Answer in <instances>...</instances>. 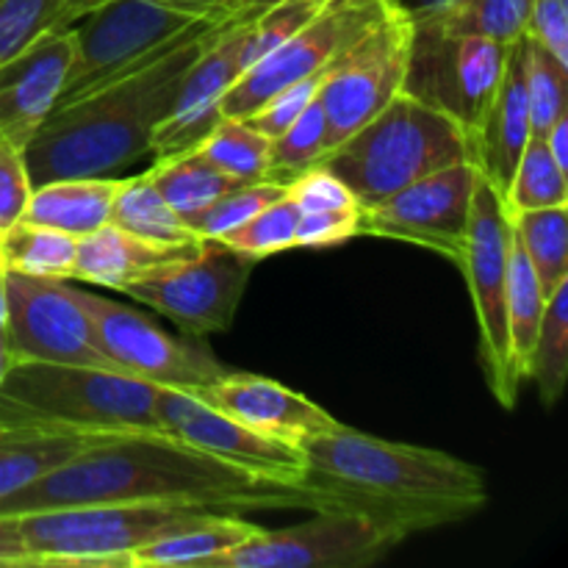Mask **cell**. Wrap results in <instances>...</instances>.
<instances>
[{
    "instance_id": "obj_38",
    "label": "cell",
    "mask_w": 568,
    "mask_h": 568,
    "mask_svg": "<svg viewBox=\"0 0 568 568\" xmlns=\"http://www.w3.org/2000/svg\"><path fill=\"white\" fill-rule=\"evenodd\" d=\"M530 0H466L453 17L430 28L453 33H480L503 44L525 37Z\"/></svg>"
},
{
    "instance_id": "obj_20",
    "label": "cell",
    "mask_w": 568,
    "mask_h": 568,
    "mask_svg": "<svg viewBox=\"0 0 568 568\" xmlns=\"http://www.w3.org/2000/svg\"><path fill=\"white\" fill-rule=\"evenodd\" d=\"M72 59L70 26L39 37L31 48L0 64V133L26 150L59 103Z\"/></svg>"
},
{
    "instance_id": "obj_11",
    "label": "cell",
    "mask_w": 568,
    "mask_h": 568,
    "mask_svg": "<svg viewBox=\"0 0 568 568\" xmlns=\"http://www.w3.org/2000/svg\"><path fill=\"white\" fill-rule=\"evenodd\" d=\"M410 39L414 22L399 6H392L327 67L316 92L327 122V150L338 148L403 92Z\"/></svg>"
},
{
    "instance_id": "obj_42",
    "label": "cell",
    "mask_w": 568,
    "mask_h": 568,
    "mask_svg": "<svg viewBox=\"0 0 568 568\" xmlns=\"http://www.w3.org/2000/svg\"><path fill=\"white\" fill-rule=\"evenodd\" d=\"M31 189L22 150L0 133V236L22 220Z\"/></svg>"
},
{
    "instance_id": "obj_36",
    "label": "cell",
    "mask_w": 568,
    "mask_h": 568,
    "mask_svg": "<svg viewBox=\"0 0 568 568\" xmlns=\"http://www.w3.org/2000/svg\"><path fill=\"white\" fill-rule=\"evenodd\" d=\"M286 192L288 186L275 181L244 183V186L233 189V192L222 194L220 200L200 209L197 214L183 216V222H186V227L197 239H222L231 231H236L239 225H244L250 216L258 214L261 209L281 200Z\"/></svg>"
},
{
    "instance_id": "obj_10",
    "label": "cell",
    "mask_w": 568,
    "mask_h": 568,
    "mask_svg": "<svg viewBox=\"0 0 568 568\" xmlns=\"http://www.w3.org/2000/svg\"><path fill=\"white\" fill-rule=\"evenodd\" d=\"M510 44L480 33L414 26L403 92L458 122L471 139L503 78Z\"/></svg>"
},
{
    "instance_id": "obj_49",
    "label": "cell",
    "mask_w": 568,
    "mask_h": 568,
    "mask_svg": "<svg viewBox=\"0 0 568 568\" xmlns=\"http://www.w3.org/2000/svg\"><path fill=\"white\" fill-rule=\"evenodd\" d=\"M166 6H175V9L192 11V14H203V17H216L220 20L222 11H225L227 0H161Z\"/></svg>"
},
{
    "instance_id": "obj_15",
    "label": "cell",
    "mask_w": 568,
    "mask_h": 568,
    "mask_svg": "<svg viewBox=\"0 0 568 568\" xmlns=\"http://www.w3.org/2000/svg\"><path fill=\"white\" fill-rule=\"evenodd\" d=\"M6 342L14 361H48L111 369L100 353L92 322L64 281L17 275L3 270Z\"/></svg>"
},
{
    "instance_id": "obj_34",
    "label": "cell",
    "mask_w": 568,
    "mask_h": 568,
    "mask_svg": "<svg viewBox=\"0 0 568 568\" xmlns=\"http://www.w3.org/2000/svg\"><path fill=\"white\" fill-rule=\"evenodd\" d=\"M200 153L236 181H266L270 166V139L250 128L244 120H220L214 131L197 144Z\"/></svg>"
},
{
    "instance_id": "obj_27",
    "label": "cell",
    "mask_w": 568,
    "mask_h": 568,
    "mask_svg": "<svg viewBox=\"0 0 568 568\" xmlns=\"http://www.w3.org/2000/svg\"><path fill=\"white\" fill-rule=\"evenodd\" d=\"M148 175L153 186L159 189L161 197L181 216L197 214L200 209L220 200L222 194L244 186V181H236V178L216 170L197 148L155 161Z\"/></svg>"
},
{
    "instance_id": "obj_8",
    "label": "cell",
    "mask_w": 568,
    "mask_h": 568,
    "mask_svg": "<svg viewBox=\"0 0 568 568\" xmlns=\"http://www.w3.org/2000/svg\"><path fill=\"white\" fill-rule=\"evenodd\" d=\"M510 214L505 200L477 172L471 194L469 227L458 266L469 286L475 305L477 336H480V366L494 399L503 408H514L519 399L521 377L510 358L508 336V264H510Z\"/></svg>"
},
{
    "instance_id": "obj_5",
    "label": "cell",
    "mask_w": 568,
    "mask_h": 568,
    "mask_svg": "<svg viewBox=\"0 0 568 568\" xmlns=\"http://www.w3.org/2000/svg\"><path fill=\"white\" fill-rule=\"evenodd\" d=\"M460 161H475L469 133L414 94L399 92L364 128L327 150L320 164L347 183L361 209H369Z\"/></svg>"
},
{
    "instance_id": "obj_44",
    "label": "cell",
    "mask_w": 568,
    "mask_h": 568,
    "mask_svg": "<svg viewBox=\"0 0 568 568\" xmlns=\"http://www.w3.org/2000/svg\"><path fill=\"white\" fill-rule=\"evenodd\" d=\"M525 37L568 64V0H530Z\"/></svg>"
},
{
    "instance_id": "obj_23",
    "label": "cell",
    "mask_w": 568,
    "mask_h": 568,
    "mask_svg": "<svg viewBox=\"0 0 568 568\" xmlns=\"http://www.w3.org/2000/svg\"><path fill=\"white\" fill-rule=\"evenodd\" d=\"M122 178H59L31 189L22 220L81 239L111 220Z\"/></svg>"
},
{
    "instance_id": "obj_46",
    "label": "cell",
    "mask_w": 568,
    "mask_h": 568,
    "mask_svg": "<svg viewBox=\"0 0 568 568\" xmlns=\"http://www.w3.org/2000/svg\"><path fill=\"white\" fill-rule=\"evenodd\" d=\"M0 566L26 568L31 566L26 547H22L20 527L14 516H0Z\"/></svg>"
},
{
    "instance_id": "obj_47",
    "label": "cell",
    "mask_w": 568,
    "mask_h": 568,
    "mask_svg": "<svg viewBox=\"0 0 568 568\" xmlns=\"http://www.w3.org/2000/svg\"><path fill=\"white\" fill-rule=\"evenodd\" d=\"M544 139H547L549 155L555 159V164H558L568 175V111L558 122H555L552 128H549V133Z\"/></svg>"
},
{
    "instance_id": "obj_14",
    "label": "cell",
    "mask_w": 568,
    "mask_h": 568,
    "mask_svg": "<svg viewBox=\"0 0 568 568\" xmlns=\"http://www.w3.org/2000/svg\"><path fill=\"white\" fill-rule=\"evenodd\" d=\"M397 0H333L294 37L255 61L222 98L225 120H244L283 87L327 70Z\"/></svg>"
},
{
    "instance_id": "obj_25",
    "label": "cell",
    "mask_w": 568,
    "mask_h": 568,
    "mask_svg": "<svg viewBox=\"0 0 568 568\" xmlns=\"http://www.w3.org/2000/svg\"><path fill=\"white\" fill-rule=\"evenodd\" d=\"M105 438V436H103ZM98 442L94 436H75V433H44V430H14L0 427V499L11 497L20 488L31 486Z\"/></svg>"
},
{
    "instance_id": "obj_9",
    "label": "cell",
    "mask_w": 568,
    "mask_h": 568,
    "mask_svg": "<svg viewBox=\"0 0 568 568\" xmlns=\"http://www.w3.org/2000/svg\"><path fill=\"white\" fill-rule=\"evenodd\" d=\"M408 538L392 521L349 508L314 510L308 521L261 530L211 568H364Z\"/></svg>"
},
{
    "instance_id": "obj_21",
    "label": "cell",
    "mask_w": 568,
    "mask_h": 568,
    "mask_svg": "<svg viewBox=\"0 0 568 568\" xmlns=\"http://www.w3.org/2000/svg\"><path fill=\"white\" fill-rule=\"evenodd\" d=\"M532 136L527 103V37L508 50L503 78L475 131V166L499 194L508 192L516 164Z\"/></svg>"
},
{
    "instance_id": "obj_29",
    "label": "cell",
    "mask_w": 568,
    "mask_h": 568,
    "mask_svg": "<svg viewBox=\"0 0 568 568\" xmlns=\"http://www.w3.org/2000/svg\"><path fill=\"white\" fill-rule=\"evenodd\" d=\"M568 377V277L547 297L541 327L527 358L525 381L538 386L544 408H555L566 392Z\"/></svg>"
},
{
    "instance_id": "obj_40",
    "label": "cell",
    "mask_w": 568,
    "mask_h": 568,
    "mask_svg": "<svg viewBox=\"0 0 568 568\" xmlns=\"http://www.w3.org/2000/svg\"><path fill=\"white\" fill-rule=\"evenodd\" d=\"M325 75H327V70H322V72H316V75L303 78V81L288 83V87H283L281 92L272 94L270 100H264V103H261L253 114L244 116V122H247L250 128H255L258 133H264L266 139L281 136V133L286 131V128L292 125L300 114H303L305 105L316 98V92H320Z\"/></svg>"
},
{
    "instance_id": "obj_13",
    "label": "cell",
    "mask_w": 568,
    "mask_h": 568,
    "mask_svg": "<svg viewBox=\"0 0 568 568\" xmlns=\"http://www.w3.org/2000/svg\"><path fill=\"white\" fill-rule=\"evenodd\" d=\"M75 300L92 322L100 353L122 375L153 386L194 392L227 372V366L194 336H170L144 314L100 294L75 288Z\"/></svg>"
},
{
    "instance_id": "obj_19",
    "label": "cell",
    "mask_w": 568,
    "mask_h": 568,
    "mask_svg": "<svg viewBox=\"0 0 568 568\" xmlns=\"http://www.w3.org/2000/svg\"><path fill=\"white\" fill-rule=\"evenodd\" d=\"M192 394L247 430L275 438L294 449L338 425V419H333L314 399L253 372L227 369L225 375L194 388Z\"/></svg>"
},
{
    "instance_id": "obj_39",
    "label": "cell",
    "mask_w": 568,
    "mask_h": 568,
    "mask_svg": "<svg viewBox=\"0 0 568 568\" xmlns=\"http://www.w3.org/2000/svg\"><path fill=\"white\" fill-rule=\"evenodd\" d=\"M59 28H67L61 0H0V64Z\"/></svg>"
},
{
    "instance_id": "obj_18",
    "label": "cell",
    "mask_w": 568,
    "mask_h": 568,
    "mask_svg": "<svg viewBox=\"0 0 568 568\" xmlns=\"http://www.w3.org/2000/svg\"><path fill=\"white\" fill-rule=\"evenodd\" d=\"M247 70L244 61V22L220 20L214 37L197 55L192 70L186 72L175 105L164 116L153 133V159H170V155L194 150L222 116V98L227 89L239 81Z\"/></svg>"
},
{
    "instance_id": "obj_28",
    "label": "cell",
    "mask_w": 568,
    "mask_h": 568,
    "mask_svg": "<svg viewBox=\"0 0 568 568\" xmlns=\"http://www.w3.org/2000/svg\"><path fill=\"white\" fill-rule=\"evenodd\" d=\"M116 227L128 233H136L142 239H153V242H194V233L189 231L181 214L172 211L153 186L148 172L139 175L122 178L120 189L114 194V205H111V220Z\"/></svg>"
},
{
    "instance_id": "obj_24",
    "label": "cell",
    "mask_w": 568,
    "mask_h": 568,
    "mask_svg": "<svg viewBox=\"0 0 568 568\" xmlns=\"http://www.w3.org/2000/svg\"><path fill=\"white\" fill-rule=\"evenodd\" d=\"M255 532L258 525H250L247 519L209 514L139 547L131 555V568H211L214 560L242 547Z\"/></svg>"
},
{
    "instance_id": "obj_12",
    "label": "cell",
    "mask_w": 568,
    "mask_h": 568,
    "mask_svg": "<svg viewBox=\"0 0 568 568\" xmlns=\"http://www.w3.org/2000/svg\"><path fill=\"white\" fill-rule=\"evenodd\" d=\"M253 270V258L216 239H203L192 258L150 272L122 294L170 316L189 336L203 338L233 325Z\"/></svg>"
},
{
    "instance_id": "obj_16",
    "label": "cell",
    "mask_w": 568,
    "mask_h": 568,
    "mask_svg": "<svg viewBox=\"0 0 568 568\" xmlns=\"http://www.w3.org/2000/svg\"><path fill=\"white\" fill-rule=\"evenodd\" d=\"M475 183V161H460L430 172L392 197L361 209L358 236L419 244L458 264L464 255Z\"/></svg>"
},
{
    "instance_id": "obj_7",
    "label": "cell",
    "mask_w": 568,
    "mask_h": 568,
    "mask_svg": "<svg viewBox=\"0 0 568 568\" xmlns=\"http://www.w3.org/2000/svg\"><path fill=\"white\" fill-rule=\"evenodd\" d=\"M214 22L161 0H103L70 22L72 59L55 105L131 75Z\"/></svg>"
},
{
    "instance_id": "obj_35",
    "label": "cell",
    "mask_w": 568,
    "mask_h": 568,
    "mask_svg": "<svg viewBox=\"0 0 568 568\" xmlns=\"http://www.w3.org/2000/svg\"><path fill=\"white\" fill-rule=\"evenodd\" d=\"M297 222H300V209L288 192L281 200L270 203L266 209H261L258 214L250 216L244 225H239L236 231H231L227 236L216 239V242L227 244L236 253L247 255L255 264L270 255L286 253V250L297 247Z\"/></svg>"
},
{
    "instance_id": "obj_43",
    "label": "cell",
    "mask_w": 568,
    "mask_h": 568,
    "mask_svg": "<svg viewBox=\"0 0 568 568\" xmlns=\"http://www.w3.org/2000/svg\"><path fill=\"white\" fill-rule=\"evenodd\" d=\"M361 209L355 211H308L300 214L297 247H336L358 236Z\"/></svg>"
},
{
    "instance_id": "obj_30",
    "label": "cell",
    "mask_w": 568,
    "mask_h": 568,
    "mask_svg": "<svg viewBox=\"0 0 568 568\" xmlns=\"http://www.w3.org/2000/svg\"><path fill=\"white\" fill-rule=\"evenodd\" d=\"M510 227L536 270L544 294H552L568 277V209H530L510 214Z\"/></svg>"
},
{
    "instance_id": "obj_1",
    "label": "cell",
    "mask_w": 568,
    "mask_h": 568,
    "mask_svg": "<svg viewBox=\"0 0 568 568\" xmlns=\"http://www.w3.org/2000/svg\"><path fill=\"white\" fill-rule=\"evenodd\" d=\"M87 505H186L205 510L338 508V494L311 477L292 483L227 464L164 433L105 436L53 471L0 499V516Z\"/></svg>"
},
{
    "instance_id": "obj_33",
    "label": "cell",
    "mask_w": 568,
    "mask_h": 568,
    "mask_svg": "<svg viewBox=\"0 0 568 568\" xmlns=\"http://www.w3.org/2000/svg\"><path fill=\"white\" fill-rule=\"evenodd\" d=\"M552 205H568L566 172L549 155L547 139L530 136L505 192V209L508 214H516L530 209H552Z\"/></svg>"
},
{
    "instance_id": "obj_3",
    "label": "cell",
    "mask_w": 568,
    "mask_h": 568,
    "mask_svg": "<svg viewBox=\"0 0 568 568\" xmlns=\"http://www.w3.org/2000/svg\"><path fill=\"white\" fill-rule=\"evenodd\" d=\"M300 453L305 475L338 494V508L381 516L408 536L469 519L488 503L480 466L442 449L383 442L342 422Z\"/></svg>"
},
{
    "instance_id": "obj_51",
    "label": "cell",
    "mask_w": 568,
    "mask_h": 568,
    "mask_svg": "<svg viewBox=\"0 0 568 568\" xmlns=\"http://www.w3.org/2000/svg\"><path fill=\"white\" fill-rule=\"evenodd\" d=\"M11 349H9V342H6V333H0V386H3V377L6 372H9L11 366Z\"/></svg>"
},
{
    "instance_id": "obj_17",
    "label": "cell",
    "mask_w": 568,
    "mask_h": 568,
    "mask_svg": "<svg viewBox=\"0 0 568 568\" xmlns=\"http://www.w3.org/2000/svg\"><path fill=\"white\" fill-rule=\"evenodd\" d=\"M155 419H159L164 436L203 449V453L227 460V464L292 483L308 477L300 449L247 430L244 425L233 422L231 416L205 405L192 392L155 386Z\"/></svg>"
},
{
    "instance_id": "obj_53",
    "label": "cell",
    "mask_w": 568,
    "mask_h": 568,
    "mask_svg": "<svg viewBox=\"0 0 568 568\" xmlns=\"http://www.w3.org/2000/svg\"><path fill=\"white\" fill-rule=\"evenodd\" d=\"M0 270H3V266H0Z\"/></svg>"
},
{
    "instance_id": "obj_26",
    "label": "cell",
    "mask_w": 568,
    "mask_h": 568,
    "mask_svg": "<svg viewBox=\"0 0 568 568\" xmlns=\"http://www.w3.org/2000/svg\"><path fill=\"white\" fill-rule=\"evenodd\" d=\"M78 239L55 227L20 220L0 236V266L44 281H75Z\"/></svg>"
},
{
    "instance_id": "obj_2",
    "label": "cell",
    "mask_w": 568,
    "mask_h": 568,
    "mask_svg": "<svg viewBox=\"0 0 568 568\" xmlns=\"http://www.w3.org/2000/svg\"><path fill=\"white\" fill-rule=\"evenodd\" d=\"M220 22V20H216ZM214 26L83 98L55 105L22 150L31 186L59 178H120L153 153V133L175 105Z\"/></svg>"
},
{
    "instance_id": "obj_22",
    "label": "cell",
    "mask_w": 568,
    "mask_h": 568,
    "mask_svg": "<svg viewBox=\"0 0 568 568\" xmlns=\"http://www.w3.org/2000/svg\"><path fill=\"white\" fill-rule=\"evenodd\" d=\"M203 239L194 242H153L136 233L105 222L103 227L92 231L89 236L78 239L75 255V281L94 283V286L122 292L131 283L142 281L150 272L170 266L175 261L192 258L200 250Z\"/></svg>"
},
{
    "instance_id": "obj_50",
    "label": "cell",
    "mask_w": 568,
    "mask_h": 568,
    "mask_svg": "<svg viewBox=\"0 0 568 568\" xmlns=\"http://www.w3.org/2000/svg\"><path fill=\"white\" fill-rule=\"evenodd\" d=\"M103 0H61V14H64V22L70 26V22H75L78 17L87 14L89 9H94V6H100Z\"/></svg>"
},
{
    "instance_id": "obj_52",
    "label": "cell",
    "mask_w": 568,
    "mask_h": 568,
    "mask_svg": "<svg viewBox=\"0 0 568 568\" xmlns=\"http://www.w3.org/2000/svg\"><path fill=\"white\" fill-rule=\"evenodd\" d=\"M0 333H6V283H3V270H0Z\"/></svg>"
},
{
    "instance_id": "obj_32",
    "label": "cell",
    "mask_w": 568,
    "mask_h": 568,
    "mask_svg": "<svg viewBox=\"0 0 568 568\" xmlns=\"http://www.w3.org/2000/svg\"><path fill=\"white\" fill-rule=\"evenodd\" d=\"M327 153V122L322 111L320 98L305 105L303 114L281 133L270 139V166H266V181H275L288 186L297 175L320 164Z\"/></svg>"
},
{
    "instance_id": "obj_37",
    "label": "cell",
    "mask_w": 568,
    "mask_h": 568,
    "mask_svg": "<svg viewBox=\"0 0 568 568\" xmlns=\"http://www.w3.org/2000/svg\"><path fill=\"white\" fill-rule=\"evenodd\" d=\"M568 64L527 37V103L532 136H547L549 128L566 114Z\"/></svg>"
},
{
    "instance_id": "obj_4",
    "label": "cell",
    "mask_w": 568,
    "mask_h": 568,
    "mask_svg": "<svg viewBox=\"0 0 568 568\" xmlns=\"http://www.w3.org/2000/svg\"><path fill=\"white\" fill-rule=\"evenodd\" d=\"M0 427L75 436L164 433L155 386L94 366L11 361L0 386Z\"/></svg>"
},
{
    "instance_id": "obj_45",
    "label": "cell",
    "mask_w": 568,
    "mask_h": 568,
    "mask_svg": "<svg viewBox=\"0 0 568 568\" xmlns=\"http://www.w3.org/2000/svg\"><path fill=\"white\" fill-rule=\"evenodd\" d=\"M464 3L466 0H397V6L410 17L414 26H438Z\"/></svg>"
},
{
    "instance_id": "obj_6",
    "label": "cell",
    "mask_w": 568,
    "mask_h": 568,
    "mask_svg": "<svg viewBox=\"0 0 568 568\" xmlns=\"http://www.w3.org/2000/svg\"><path fill=\"white\" fill-rule=\"evenodd\" d=\"M216 514L186 505H87L14 516L31 566L131 568V555L164 532Z\"/></svg>"
},
{
    "instance_id": "obj_41",
    "label": "cell",
    "mask_w": 568,
    "mask_h": 568,
    "mask_svg": "<svg viewBox=\"0 0 568 568\" xmlns=\"http://www.w3.org/2000/svg\"><path fill=\"white\" fill-rule=\"evenodd\" d=\"M288 197L297 203L300 214H308V211L361 209L347 183H344L342 178L333 175L331 170H325L322 164H314L311 170H305L303 175L294 178V181L288 183Z\"/></svg>"
},
{
    "instance_id": "obj_31",
    "label": "cell",
    "mask_w": 568,
    "mask_h": 568,
    "mask_svg": "<svg viewBox=\"0 0 568 568\" xmlns=\"http://www.w3.org/2000/svg\"><path fill=\"white\" fill-rule=\"evenodd\" d=\"M544 308H547V294L538 283L536 270L530 258L521 250L519 239H510V264H508V336H510V358L516 372L525 383L527 358H530L532 342L541 327Z\"/></svg>"
},
{
    "instance_id": "obj_48",
    "label": "cell",
    "mask_w": 568,
    "mask_h": 568,
    "mask_svg": "<svg viewBox=\"0 0 568 568\" xmlns=\"http://www.w3.org/2000/svg\"><path fill=\"white\" fill-rule=\"evenodd\" d=\"M281 3V0H227L225 11H222L220 20L225 22H247L253 17H258L261 11H266L270 6Z\"/></svg>"
}]
</instances>
